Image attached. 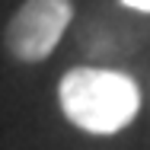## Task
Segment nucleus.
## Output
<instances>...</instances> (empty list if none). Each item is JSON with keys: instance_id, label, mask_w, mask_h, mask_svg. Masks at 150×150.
Wrapping results in <instances>:
<instances>
[{"instance_id": "f257e3e1", "label": "nucleus", "mask_w": 150, "mask_h": 150, "mask_svg": "<svg viewBox=\"0 0 150 150\" xmlns=\"http://www.w3.org/2000/svg\"><path fill=\"white\" fill-rule=\"evenodd\" d=\"M64 118L86 134H118L141 112V86L118 67H70L58 83Z\"/></svg>"}, {"instance_id": "f03ea898", "label": "nucleus", "mask_w": 150, "mask_h": 150, "mask_svg": "<svg viewBox=\"0 0 150 150\" xmlns=\"http://www.w3.org/2000/svg\"><path fill=\"white\" fill-rule=\"evenodd\" d=\"M150 35V19L121 0H99L77 23V48L93 67H115L134 58Z\"/></svg>"}, {"instance_id": "7ed1b4c3", "label": "nucleus", "mask_w": 150, "mask_h": 150, "mask_svg": "<svg viewBox=\"0 0 150 150\" xmlns=\"http://www.w3.org/2000/svg\"><path fill=\"white\" fill-rule=\"evenodd\" d=\"M70 19H74L70 0H26L6 23L3 45L16 61L38 64L58 48Z\"/></svg>"}, {"instance_id": "20e7f679", "label": "nucleus", "mask_w": 150, "mask_h": 150, "mask_svg": "<svg viewBox=\"0 0 150 150\" xmlns=\"http://www.w3.org/2000/svg\"><path fill=\"white\" fill-rule=\"evenodd\" d=\"M125 6H131V10H137V13H144V16H150V0H121Z\"/></svg>"}]
</instances>
